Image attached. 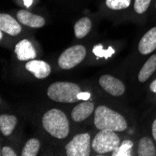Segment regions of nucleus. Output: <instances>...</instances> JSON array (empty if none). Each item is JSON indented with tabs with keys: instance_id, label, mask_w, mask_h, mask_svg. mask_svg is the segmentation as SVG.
<instances>
[{
	"instance_id": "412c9836",
	"label": "nucleus",
	"mask_w": 156,
	"mask_h": 156,
	"mask_svg": "<svg viewBox=\"0 0 156 156\" xmlns=\"http://www.w3.org/2000/svg\"><path fill=\"white\" fill-rule=\"evenodd\" d=\"M93 51H94V53L95 55L98 56V58H99V57L108 58V57H110V56H111L113 53H114V50H113L112 48L109 47L107 51H105V50H103L102 45H97V46H95V47L94 48Z\"/></svg>"
},
{
	"instance_id": "7ed1b4c3",
	"label": "nucleus",
	"mask_w": 156,
	"mask_h": 156,
	"mask_svg": "<svg viewBox=\"0 0 156 156\" xmlns=\"http://www.w3.org/2000/svg\"><path fill=\"white\" fill-rule=\"evenodd\" d=\"M80 87L78 84L66 81H57L48 88V96L60 103H74L79 100Z\"/></svg>"
},
{
	"instance_id": "9d476101",
	"label": "nucleus",
	"mask_w": 156,
	"mask_h": 156,
	"mask_svg": "<svg viewBox=\"0 0 156 156\" xmlns=\"http://www.w3.org/2000/svg\"><path fill=\"white\" fill-rule=\"evenodd\" d=\"M15 52L20 61L33 60L37 55L35 48L28 39H23L19 42L15 47Z\"/></svg>"
},
{
	"instance_id": "4be33fe9",
	"label": "nucleus",
	"mask_w": 156,
	"mask_h": 156,
	"mask_svg": "<svg viewBox=\"0 0 156 156\" xmlns=\"http://www.w3.org/2000/svg\"><path fill=\"white\" fill-rule=\"evenodd\" d=\"M151 0H135L134 9L136 10V12L138 14L144 13L148 9L149 6L151 4Z\"/></svg>"
},
{
	"instance_id": "6e6552de",
	"label": "nucleus",
	"mask_w": 156,
	"mask_h": 156,
	"mask_svg": "<svg viewBox=\"0 0 156 156\" xmlns=\"http://www.w3.org/2000/svg\"><path fill=\"white\" fill-rule=\"evenodd\" d=\"M0 30L10 35L17 36L21 33V24L9 14L1 13L0 14Z\"/></svg>"
},
{
	"instance_id": "39448f33",
	"label": "nucleus",
	"mask_w": 156,
	"mask_h": 156,
	"mask_svg": "<svg viewBox=\"0 0 156 156\" xmlns=\"http://www.w3.org/2000/svg\"><path fill=\"white\" fill-rule=\"evenodd\" d=\"M86 55V49L82 45H75L66 49L60 55L58 65L62 69H70L79 65Z\"/></svg>"
},
{
	"instance_id": "ddd939ff",
	"label": "nucleus",
	"mask_w": 156,
	"mask_h": 156,
	"mask_svg": "<svg viewBox=\"0 0 156 156\" xmlns=\"http://www.w3.org/2000/svg\"><path fill=\"white\" fill-rule=\"evenodd\" d=\"M94 106L92 102H82L73 108L71 112V117L75 122H82L87 119L94 112Z\"/></svg>"
},
{
	"instance_id": "cd10ccee",
	"label": "nucleus",
	"mask_w": 156,
	"mask_h": 156,
	"mask_svg": "<svg viewBox=\"0 0 156 156\" xmlns=\"http://www.w3.org/2000/svg\"><path fill=\"white\" fill-rule=\"evenodd\" d=\"M2 37H3V31H1V32H0V38L2 39Z\"/></svg>"
},
{
	"instance_id": "f8f14e48",
	"label": "nucleus",
	"mask_w": 156,
	"mask_h": 156,
	"mask_svg": "<svg viewBox=\"0 0 156 156\" xmlns=\"http://www.w3.org/2000/svg\"><path fill=\"white\" fill-rule=\"evenodd\" d=\"M17 19L21 23L33 28H39L45 24V20L43 17L36 15L28 10H20L17 13Z\"/></svg>"
},
{
	"instance_id": "a211bd4d",
	"label": "nucleus",
	"mask_w": 156,
	"mask_h": 156,
	"mask_svg": "<svg viewBox=\"0 0 156 156\" xmlns=\"http://www.w3.org/2000/svg\"><path fill=\"white\" fill-rule=\"evenodd\" d=\"M40 143L37 138H31L25 143L23 151L22 156H36L39 151Z\"/></svg>"
},
{
	"instance_id": "aec40b11",
	"label": "nucleus",
	"mask_w": 156,
	"mask_h": 156,
	"mask_svg": "<svg viewBox=\"0 0 156 156\" xmlns=\"http://www.w3.org/2000/svg\"><path fill=\"white\" fill-rule=\"evenodd\" d=\"M130 2H131V0H107L106 4L108 8L111 9L119 10V9H123L128 8L130 5Z\"/></svg>"
},
{
	"instance_id": "b1692460",
	"label": "nucleus",
	"mask_w": 156,
	"mask_h": 156,
	"mask_svg": "<svg viewBox=\"0 0 156 156\" xmlns=\"http://www.w3.org/2000/svg\"><path fill=\"white\" fill-rule=\"evenodd\" d=\"M91 97V94L89 93H82L80 92L79 94H78V98H79V100H88V99H90Z\"/></svg>"
},
{
	"instance_id": "f03ea898",
	"label": "nucleus",
	"mask_w": 156,
	"mask_h": 156,
	"mask_svg": "<svg viewBox=\"0 0 156 156\" xmlns=\"http://www.w3.org/2000/svg\"><path fill=\"white\" fill-rule=\"evenodd\" d=\"M45 130L56 138H65L69 133V122L66 114L57 108L47 111L42 118Z\"/></svg>"
},
{
	"instance_id": "a878e982",
	"label": "nucleus",
	"mask_w": 156,
	"mask_h": 156,
	"mask_svg": "<svg viewBox=\"0 0 156 156\" xmlns=\"http://www.w3.org/2000/svg\"><path fill=\"white\" fill-rule=\"evenodd\" d=\"M152 136L156 141V120L153 122V124H152Z\"/></svg>"
},
{
	"instance_id": "2eb2a0df",
	"label": "nucleus",
	"mask_w": 156,
	"mask_h": 156,
	"mask_svg": "<svg viewBox=\"0 0 156 156\" xmlns=\"http://www.w3.org/2000/svg\"><path fill=\"white\" fill-rule=\"evenodd\" d=\"M156 70V54L152 55L148 59L145 65L140 69L138 73V80L140 82L146 81Z\"/></svg>"
},
{
	"instance_id": "bb28decb",
	"label": "nucleus",
	"mask_w": 156,
	"mask_h": 156,
	"mask_svg": "<svg viewBox=\"0 0 156 156\" xmlns=\"http://www.w3.org/2000/svg\"><path fill=\"white\" fill-rule=\"evenodd\" d=\"M23 2H24V5L27 8H29L32 5V3H33V0H23Z\"/></svg>"
},
{
	"instance_id": "423d86ee",
	"label": "nucleus",
	"mask_w": 156,
	"mask_h": 156,
	"mask_svg": "<svg viewBox=\"0 0 156 156\" xmlns=\"http://www.w3.org/2000/svg\"><path fill=\"white\" fill-rule=\"evenodd\" d=\"M68 156H88L91 151V136L88 133L79 134L66 146Z\"/></svg>"
},
{
	"instance_id": "4468645a",
	"label": "nucleus",
	"mask_w": 156,
	"mask_h": 156,
	"mask_svg": "<svg viewBox=\"0 0 156 156\" xmlns=\"http://www.w3.org/2000/svg\"><path fill=\"white\" fill-rule=\"evenodd\" d=\"M17 124V118L13 115L2 114L0 116V130L4 136H9Z\"/></svg>"
},
{
	"instance_id": "f257e3e1",
	"label": "nucleus",
	"mask_w": 156,
	"mask_h": 156,
	"mask_svg": "<svg viewBox=\"0 0 156 156\" xmlns=\"http://www.w3.org/2000/svg\"><path fill=\"white\" fill-rule=\"evenodd\" d=\"M94 124L99 130L121 132L127 128V122L120 113L105 106H99L94 111Z\"/></svg>"
},
{
	"instance_id": "dca6fc26",
	"label": "nucleus",
	"mask_w": 156,
	"mask_h": 156,
	"mask_svg": "<svg viewBox=\"0 0 156 156\" xmlns=\"http://www.w3.org/2000/svg\"><path fill=\"white\" fill-rule=\"evenodd\" d=\"M139 156H154L156 154V149L152 140L150 137H142L139 141L138 150Z\"/></svg>"
},
{
	"instance_id": "f3484780",
	"label": "nucleus",
	"mask_w": 156,
	"mask_h": 156,
	"mask_svg": "<svg viewBox=\"0 0 156 156\" xmlns=\"http://www.w3.org/2000/svg\"><path fill=\"white\" fill-rule=\"evenodd\" d=\"M92 23L91 20L87 17L80 19L74 26V32L77 38H82L85 36H87L91 30Z\"/></svg>"
},
{
	"instance_id": "5701e85b",
	"label": "nucleus",
	"mask_w": 156,
	"mask_h": 156,
	"mask_svg": "<svg viewBox=\"0 0 156 156\" xmlns=\"http://www.w3.org/2000/svg\"><path fill=\"white\" fill-rule=\"evenodd\" d=\"M0 155H1V156H16L17 154L11 148L3 147L1 149V151H0Z\"/></svg>"
},
{
	"instance_id": "393cba45",
	"label": "nucleus",
	"mask_w": 156,
	"mask_h": 156,
	"mask_svg": "<svg viewBox=\"0 0 156 156\" xmlns=\"http://www.w3.org/2000/svg\"><path fill=\"white\" fill-rule=\"evenodd\" d=\"M150 89H151V92L156 93V80H154L151 83V85H150Z\"/></svg>"
},
{
	"instance_id": "6ab92c4d",
	"label": "nucleus",
	"mask_w": 156,
	"mask_h": 156,
	"mask_svg": "<svg viewBox=\"0 0 156 156\" xmlns=\"http://www.w3.org/2000/svg\"><path fill=\"white\" fill-rule=\"evenodd\" d=\"M133 147V142L131 140H124L121 146L112 151L113 156H130L132 155L131 150Z\"/></svg>"
},
{
	"instance_id": "9b49d317",
	"label": "nucleus",
	"mask_w": 156,
	"mask_h": 156,
	"mask_svg": "<svg viewBox=\"0 0 156 156\" xmlns=\"http://www.w3.org/2000/svg\"><path fill=\"white\" fill-rule=\"evenodd\" d=\"M156 49V26L149 30L138 44V51L142 54H148Z\"/></svg>"
},
{
	"instance_id": "0eeeda50",
	"label": "nucleus",
	"mask_w": 156,
	"mask_h": 156,
	"mask_svg": "<svg viewBox=\"0 0 156 156\" xmlns=\"http://www.w3.org/2000/svg\"><path fill=\"white\" fill-rule=\"evenodd\" d=\"M99 84L106 92L113 96H120L125 91L123 83L120 80L110 75H103L102 77H100Z\"/></svg>"
},
{
	"instance_id": "1a4fd4ad",
	"label": "nucleus",
	"mask_w": 156,
	"mask_h": 156,
	"mask_svg": "<svg viewBox=\"0 0 156 156\" xmlns=\"http://www.w3.org/2000/svg\"><path fill=\"white\" fill-rule=\"evenodd\" d=\"M25 68L37 79H45L51 73V66L44 61L31 60L25 65Z\"/></svg>"
},
{
	"instance_id": "20e7f679",
	"label": "nucleus",
	"mask_w": 156,
	"mask_h": 156,
	"mask_svg": "<svg viewBox=\"0 0 156 156\" xmlns=\"http://www.w3.org/2000/svg\"><path fill=\"white\" fill-rule=\"evenodd\" d=\"M120 146V138L114 131L100 130L93 139L92 147L98 154L113 151Z\"/></svg>"
}]
</instances>
